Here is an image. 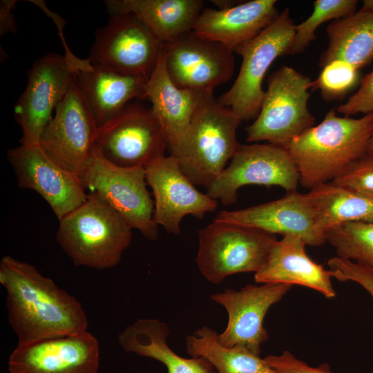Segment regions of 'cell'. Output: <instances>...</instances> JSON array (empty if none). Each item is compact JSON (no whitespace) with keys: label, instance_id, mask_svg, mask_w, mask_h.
I'll use <instances>...</instances> for the list:
<instances>
[{"label":"cell","instance_id":"30bf717a","mask_svg":"<svg viewBox=\"0 0 373 373\" xmlns=\"http://www.w3.org/2000/svg\"><path fill=\"white\" fill-rule=\"evenodd\" d=\"M163 44L135 15L111 16L96 31L88 59L94 66L119 74L149 77Z\"/></svg>","mask_w":373,"mask_h":373},{"label":"cell","instance_id":"4fadbf2b","mask_svg":"<svg viewBox=\"0 0 373 373\" xmlns=\"http://www.w3.org/2000/svg\"><path fill=\"white\" fill-rule=\"evenodd\" d=\"M76 73L65 56L57 53H48L33 64L26 88L15 105V118L22 130L21 144L39 143Z\"/></svg>","mask_w":373,"mask_h":373},{"label":"cell","instance_id":"d6a6232c","mask_svg":"<svg viewBox=\"0 0 373 373\" xmlns=\"http://www.w3.org/2000/svg\"><path fill=\"white\" fill-rule=\"evenodd\" d=\"M327 265L332 277L339 281H352L363 287L373 298V271L350 260L338 256L330 258Z\"/></svg>","mask_w":373,"mask_h":373},{"label":"cell","instance_id":"1f68e13d","mask_svg":"<svg viewBox=\"0 0 373 373\" xmlns=\"http://www.w3.org/2000/svg\"><path fill=\"white\" fill-rule=\"evenodd\" d=\"M332 182L373 198V151L352 161Z\"/></svg>","mask_w":373,"mask_h":373},{"label":"cell","instance_id":"836d02e7","mask_svg":"<svg viewBox=\"0 0 373 373\" xmlns=\"http://www.w3.org/2000/svg\"><path fill=\"white\" fill-rule=\"evenodd\" d=\"M336 112L347 117L359 113H373V70L361 79L358 91L338 106Z\"/></svg>","mask_w":373,"mask_h":373},{"label":"cell","instance_id":"4316f807","mask_svg":"<svg viewBox=\"0 0 373 373\" xmlns=\"http://www.w3.org/2000/svg\"><path fill=\"white\" fill-rule=\"evenodd\" d=\"M315 211L316 223L324 235L351 222H373V198L332 182L318 184L306 193Z\"/></svg>","mask_w":373,"mask_h":373},{"label":"cell","instance_id":"484cf974","mask_svg":"<svg viewBox=\"0 0 373 373\" xmlns=\"http://www.w3.org/2000/svg\"><path fill=\"white\" fill-rule=\"evenodd\" d=\"M329 44L319 66L340 60L359 70L373 60V11H359L332 22L327 28Z\"/></svg>","mask_w":373,"mask_h":373},{"label":"cell","instance_id":"f546056e","mask_svg":"<svg viewBox=\"0 0 373 373\" xmlns=\"http://www.w3.org/2000/svg\"><path fill=\"white\" fill-rule=\"evenodd\" d=\"M356 0H316L312 15L303 22L295 25V34L286 55L303 52L315 39L317 28L332 19L346 17L356 12Z\"/></svg>","mask_w":373,"mask_h":373},{"label":"cell","instance_id":"e575fe53","mask_svg":"<svg viewBox=\"0 0 373 373\" xmlns=\"http://www.w3.org/2000/svg\"><path fill=\"white\" fill-rule=\"evenodd\" d=\"M265 361L278 373H336L327 363L312 367L285 350L280 355H268Z\"/></svg>","mask_w":373,"mask_h":373},{"label":"cell","instance_id":"cb8c5ba5","mask_svg":"<svg viewBox=\"0 0 373 373\" xmlns=\"http://www.w3.org/2000/svg\"><path fill=\"white\" fill-rule=\"evenodd\" d=\"M111 16L132 13L164 44L193 30L203 10L202 0H108Z\"/></svg>","mask_w":373,"mask_h":373},{"label":"cell","instance_id":"f1b7e54d","mask_svg":"<svg viewBox=\"0 0 373 373\" xmlns=\"http://www.w3.org/2000/svg\"><path fill=\"white\" fill-rule=\"evenodd\" d=\"M325 238L338 257L373 271V222L344 223L328 229Z\"/></svg>","mask_w":373,"mask_h":373},{"label":"cell","instance_id":"2e32d148","mask_svg":"<svg viewBox=\"0 0 373 373\" xmlns=\"http://www.w3.org/2000/svg\"><path fill=\"white\" fill-rule=\"evenodd\" d=\"M287 284L248 285L239 290L227 289L210 298L224 307L228 314L225 329L218 336L225 347H243L260 355V346L268 338L265 317L274 304L290 290Z\"/></svg>","mask_w":373,"mask_h":373},{"label":"cell","instance_id":"603a6c76","mask_svg":"<svg viewBox=\"0 0 373 373\" xmlns=\"http://www.w3.org/2000/svg\"><path fill=\"white\" fill-rule=\"evenodd\" d=\"M148 76L117 73L94 66L79 71L75 81L97 127L111 119L135 98H144Z\"/></svg>","mask_w":373,"mask_h":373},{"label":"cell","instance_id":"ac0fdd59","mask_svg":"<svg viewBox=\"0 0 373 373\" xmlns=\"http://www.w3.org/2000/svg\"><path fill=\"white\" fill-rule=\"evenodd\" d=\"M99 345L88 331L18 343L9 356L10 373H97Z\"/></svg>","mask_w":373,"mask_h":373},{"label":"cell","instance_id":"7c38bea8","mask_svg":"<svg viewBox=\"0 0 373 373\" xmlns=\"http://www.w3.org/2000/svg\"><path fill=\"white\" fill-rule=\"evenodd\" d=\"M97 128L75 78L38 144L59 164L80 176L94 151Z\"/></svg>","mask_w":373,"mask_h":373},{"label":"cell","instance_id":"d4e9b609","mask_svg":"<svg viewBox=\"0 0 373 373\" xmlns=\"http://www.w3.org/2000/svg\"><path fill=\"white\" fill-rule=\"evenodd\" d=\"M169 332L168 325L160 320L140 318L118 335V343L126 352L160 361L167 373H216L206 359L185 358L173 352L166 342Z\"/></svg>","mask_w":373,"mask_h":373},{"label":"cell","instance_id":"6da1fadb","mask_svg":"<svg viewBox=\"0 0 373 373\" xmlns=\"http://www.w3.org/2000/svg\"><path fill=\"white\" fill-rule=\"evenodd\" d=\"M0 283L6 291L8 322L18 343L88 331L82 304L32 265L3 256Z\"/></svg>","mask_w":373,"mask_h":373},{"label":"cell","instance_id":"44dd1931","mask_svg":"<svg viewBox=\"0 0 373 373\" xmlns=\"http://www.w3.org/2000/svg\"><path fill=\"white\" fill-rule=\"evenodd\" d=\"M276 3L275 0H252L224 9L206 8L200 14L193 30L233 51L277 19L279 13Z\"/></svg>","mask_w":373,"mask_h":373},{"label":"cell","instance_id":"83f0119b","mask_svg":"<svg viewBox=\"0 0 373 373\" xmlns=\"http://www.w3.org/2000/svg\"><path fill=\"white\" fill-rule=\"evenodd\" d=\"M218 334L203 326L186 338L187 353L209 361L218 373H278L259 355L239 347H225L218 340Z\"/></svg>","mask_w":373,"mask_h":373},{"label":"cell","instance_id":"8992f818","mask_svg":"<svg viewBox=\"0 0 373 373\" xmlns=\"http://www.w3.org/2000/svg\"><path fill=\"white\" fill-rule=\"evenodd\" d=\"M311 83L309 77L286 66L271 74L259 113L246 128L247 141H267L287 149L314 126L315 118L307 107Z\"/></svg>","mask_w":373,"mask_h":373},{"label":"cell","instance_id":"e0dca14e","mask_svg":"<svg viewBox=\"0 0 373 373\" xmlns=\"http://www.w3.org/2000/svg\"><path fill=\"white\" fill-rule=\"evenodd\" d=\"M154 196L153 220L171 233H180L183 218L201 219L216 209L218 201L199 191L171 155L161 156L145 168Z\"/></svg>","mask_w":373,"mask_h":373},{"label":"cell","instance_id":"ba28073f","mask_svg":"<svg viewBox=\"0 0 373 373\" xmlns=\"http://www.w3.org/2000/svg\"><path fill=\"white\" fill-rule=\"evenodd\" d=\"M86 191L97 195L144 237L157 239L154 201L147 190L145 169L124 168L106 160L95 149L79 176Z\"/></svg>","mask_w":373,"mask_h":373},{"label":"cell","instance_id":"8fae6325","mask_svg":"<svg viewBox=\"0 0 373 373\" xmlns=\"http://www.w3.org/2000/svg\"><path fill=\"white\" fill-rule=\"evenodd\" d=\"M297 168L288 151L272 144L240 145L227 167L207 189V193L224 205L234 204L238 190L245 185L278 186L297 191Z\"/></svg>","mask_w":373,"mask_h":373},{"label":"cell","instance_id":"9a60e30c","mask_svg":"<svg viewBox=\"0 0 373 373\" xmlns=\"http://www.w3.org/2000/svg\"><path fill=\"white\" fill-rule=\"evenodd\" d=\"M7 158L19 187L37 192L58 220L86 200L80 177L59 164L39 144H21L8 150Z\"/></svg>","mask_w":373,"mask_h":373},{"label":"cell","instance_id":"52a82bcc","mask_svg":"<svg viewBox=\"0 0 373 373\" xmlns=\"http://www.w3.org/2000/svg\"><path fill=\"white\" fill-rule=\"evenodd\" d=\"M295 34V24L285 9L277 19L254 38L233 49L242 57L240 71L232 86L217 100L240 121L258 116L265 91L262 82L278 57L286 55Z\"/></svg>","mask_w":373,"mask_h":373},{"label":"cell","instance_id":"d590c367","mask_svg":"<svg viewBox=\"0 0 373 373\" xmlns=\"http://www.w3.org/2000/svg\"><path fill=\"white\" fill-rule=\"evenodd\" d=\"M17 1L1 0L0 1V35L8 32H17V26L12 10L15 8Z\"/></svg>","mask_w":373,"mask_h":373},{"label":"cell","instance_id":"d6986e66","mask_svg":"<svg viewBox=\"0 0 373 373\" xmlns=\"http://www.w3.org/2000/svg\"><path fill=\"white\" fill-rule=\"evenodd\" d=\"M216 220L252 227L282 236H300L307 245L321 246L325 235L316 223L315 211L306 193L287 192L276 200L236 211H222Z\"/></svg>","mask_w":373,"mask_h":373},{"label":"cell","instance_id":"8d00e7d4","mask_svg":"<svg viewBox=\"0 0 373 373\" xmlns=\"http://www.w3.org/2000/svg\"><path fill=\"white\" fill-rule=\"evenodd\" d=\"M362 8L373 11V0H365V1H363Z\"/></svg>","mask_w":373,"mask_h":373},{"label":"cell","instance_id":"74e56055","mask_svg":"<svg viewBox=\"0 0 373 373\" xmlns=\"http://www.w3.org/2000/svg\"><path fill=\"white\" fill-rule=\"evenodd\" d=\"M367 151H373V131H372V135L368 142Z\"/></svg>","mask_w":373,"mask_h":373},{"label":"cell","instance_id":"4dcf8cb0","mask_svg":"<svg viewBox=\"0 0 373 373\" xmlns=\"http://www.w3.org/2000/svg\"><path fill=\"white\" fill-rule=\"evenodd\" d=\"M359 82L358 70L343 61H333L323 68L318 78L312 81V90H320L326 101L343 98Z\"/></svg>","mask_w":373,"mask_h":373},{"label":"cell","instance_id":"5bb4252c","mask_svg":"<svg viewBox=\"0 0 373 373\" xmlns=\"http://www.w3.org/2000/svg\"><path fill=\"white\" fill-rule=\"evenodd\" d=\"M163 51L168 75L180 88L213 93L233 73V50L193 30L164 44Z\"/></svg>","mask_w":373,"mask_h":373},{"label":"cell","instance_id":"9c48e42d","mask_svg":"<svg viewBox=\"0 0 373 373\" xmlns=\"http://www.w3.org/2000/svg\"><path fill=\"white\" fill-rule=\"evenodd\" d=\"M167 143L151 108L129 102L98 127L95 149L107 161L124 168L143 167L164 155Z\"/></svg>","mask_w":373,"mask_h":373},{"label":"cell","instance_id":"ffe728a7","mask_svg":"<svg viewBox=\"0 0 373 373\" xmlns=\"http://www.w3.org/2000/svg\"><path fill=\"white\" fill-rule=\"evenodd\" d=\"M212 95L176 86L166 71L162 49L147 80L144 98H149L152 103L151 108L160 124L167 149L182 140L196 111Z\"/></svg>","mask_w":373,"mask_h":373},{"label":"cell","instance_id":"7402d4cb","mask_svg":"<svg viewBox=\"0 0 373 373\" xmlns=\"http://www.w3.org/2000/svg\"><path fill=\"white\" fill-rule=\"evenodd\" d=\"M306 245L300 236H283L274 244L264 266L254 274L255 281L301 285L316 290L327 298H334L332 271L307 256Z\"/></svg>","mask_w":373,"mask_h":373},{"label":"cell","instance_id":"7a4b0ae2","mask_svg":"<svg viewBox=\"0 0 373 373\" xmlns=\"http://www.w3.org/2000/svg\"><path fill=\"white\" fill-rule=\"evenodd\" d=\"M373 113L358 119L339 117L335 108L323 121L294 138L287 147L299 174V184L313 187L332 181L367 151Z\"/></svg>","mask_w":373,"mask_h":373},{"label":"cell","instance_id":"5b68a950","mask_svg":"<svg viewBox=\"0 0 373 373\" xmlns=\"http://www.w3.org/2000/svg\"><path fill=\"white\" fill-rule=\"evenodd\" d=\"M277 240L276 235L260 229L213 220L198 231L196 264L213 284L235 274H255L266 263Z\"/></svg>","mask_w":373,"mask_h":373},{"label":"cell","instance_id":"3957f363","mask_svg":"<svg viewBox=\"0 0 373 373\" xmlns=\"http://www.w3.org/2000/svg\"><path fill=\"white\" fill-rule=\"evenodd\" d=\"M133 228L94 193L59 220L56 240L75 266L106 269L117 266L130 245Z\"/></svg>","mask_w":373,"mask_h":373},{"label":"cell","instance_id":"277c9868","mask_svg":"<svg viewBox=\"0 0 373 373\" xmlns=\"http://www.w3.org/2000/svg\"><path fill=\"white\" fill-rule=\"evenodd\" d=\"M240 122L213 95L196 111L182 140L169 149L194 185L207 189L225 169L240 146L236 130Z\"/></svg>","mask_w":373,"mask_h":373}]
</instances>
